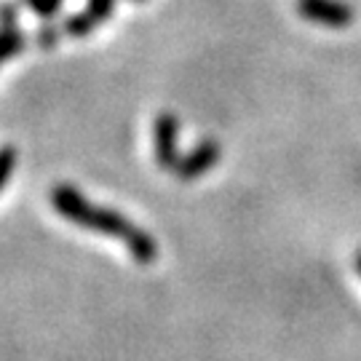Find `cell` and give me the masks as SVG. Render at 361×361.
<instances>
[{
	"label": "cell",
	"instance_id": "1",
	"mask_svg": "<svg viewBox=\"0 0 361 361\" xmlns=\"http://www.w3.org/2000/svg\"><path fill=\"white\" fill-rule=\"evenodd\" d=\"M51 204L62 217L80 225V228H89V231L104 233V235H113L118 241H123V244L129 246L131 255L137 257V262L150 265V262L158 257V244L150 238V233H145L142 228H137V225L129 222L121 212H113V209L91 204L89 198L80 193V190H75V188H70V185L54 188Z\"/></svg>",
	"mask_w": 361,
	"mask_h": 361
},
{
	"label": "cell",
	"instance_id": "2",
	"mask_svg": "<svg viewBox=\"0 0 361 361\" xmlns=\"http://www.w3.org/2000/svg\"><path fill=\"white\" fill-rule=\"evenodd\" d=\"M297 11L316 25L335 27V30H343L356 19L353 6L343 0H297Z\"/></svg>",
	"mask_w": 361,
	"mask_h": 361
},
{
	"label": "cell",
	"instance_id": "3",
	"mask_svg": "<svg viewBox=\"0 0 361 361\" xmlns=\"http://www.w3.org/2000/svg\"><path fill=\"white\" fill-rule=\"evenodd\" d=\"M177 137H180V121L164 113L155 118L153 123V145H155V158L158 164L166 169H174L180 161V150H177Z\"/></svg>",
	"mask_w": 361,
	"mask_h": 361
},
{
	"label": "cell",
	"instance_id": "4",
	"mask_svg": "<svg viewBox=\"0 0 361 361\" xmlns=\"http://www.w3.org/2000/svg\"><path fill=\"white\" fill-rule=\"evenodd\" d=\"M217 161H219V145L214 142V140H204V142L195 145L190 153L180 155L174 171H177L180 180H198V177L207 174Z\"/></svg>",
	"mask_w": 361,
	"mask_h": 361
},
{
	"label": "cell",
	"instance_id": "5",
	"mask_svg": "<svg viewBox=\"0 0 361 361\" xmlns=\"http://www.w3.org/2000/svg\"><path fill=\"white\" fill-rule=\"evenodd\" d=\"M25 49V35L16 27H3L0 30V65L6 59H11Z\"/></svg>",
	"mask_w": 361,
	"mask_h": 361
},
{
	"label": "cell",
	"instance_id": "6",
	"mask_svg": "<svg viewBox=\"0 0 361 361\" xmlns=\"http://www.w3.org/2000/svg\"><path fill=\"white\" fill-rule=\"evenodd\" d=\"M97 27H99V22H97L89 11H80V13H75V16H70V19L65 22V32L67 35H75V38H83V35L94 32Z\"/></svg>",
	"mask_w": 361,
	"mask_h": 361
},
{
	"label": "cell",
	"instance_id": "7",
	"mask_svg": "<svg viewBox=\"0 0 361 361\" xmlns=\"http://www.w3.org/2000/svg\"><path fill=\"white\" fill-rule=\"evenodd\" d=\"M13 166H16V150H13L11 145L8 147H0V190L11 180Z\"/></svg>",
	"mask_w": 361,
	"mask_h": 361
},
{
	"label": "cell",
	"instance_id": "8",
	"mask_svg": "<svg viewBox=\"0 0 361 361\" xmlns=\"http://www.w3.org/2000/svg\"><path fill=\"white\" fill-rule=\"evenodd\" d=\"M113 8H116V0H89V6H86V11H89L99 25L113 13Z\"/></svg>",
	"mask_w": 361,
	"mask_h": 361
},
{
	"label": "cell",
	"instance_id": "9",
	"mask_svg": "<svg viewBox=\"0 0 361 361\" xmlns=\"http://www.w3.org/2000/svg\"><path fill=\"white\" fill-rule=\"evenodd\" d=\"M25 6H30V8L35 13H40V16H54V13L59 11L62 0H25Z\"/></svg>",
	"mask_w": 361,
	"mask_h": 361
},
{
	"label": "cell",
	"instance_id": "10",
	"mask_svg": "<svg viewBox=\"0 0 361 361\" xmlns=\"http://www.w3.org/2000/svg\"><path fill=\"white\" fill-rule=\"evenodd\" d=\"M356 271L361 273V252H359V255H356Z\"/></svg>",
	"mask_w": 361,
	"mask_h": 361
}]
</instances>
